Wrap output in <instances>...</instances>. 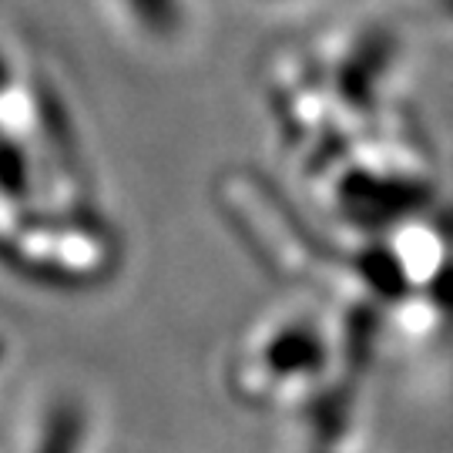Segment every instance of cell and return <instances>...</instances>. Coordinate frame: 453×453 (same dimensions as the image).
<instances>
[{"label":"cell","mask_w":453,"mask_h":453,"mask_svg":"<svg viewBox=\"0 0 453 453\" xmlns=\"http://www.w3.org/2000/svg\"><path fill=\"white\" fill-rule=\"evenodd\" d=\"M121 24L155 48L181 44L195 27V0H111Z\"/></svg>","instance_id":"6da1fadb"}]
</instances>
